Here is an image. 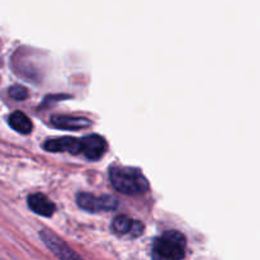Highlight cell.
<instances>
[{
    "instance_id": "cell-1",
    "label": "cell",
    "mask_w": 260,
    "mask_h": 260,
    "mask_svg": "<svg viewBox=\"0 0 260 260\" xmlns=\"http://www.w3.org/2000/svg\"><path fill=\"white\" fill-rule=\"evenodd\" d=\"M111 183L118 192L123 194H142L149 190V182L137 168L116 167L109 172Z\"/></svg>"
},
{
    "instance_id": "cell-2",
    "label": "cell",
    "mask_w": 260,
    "mask_h": 260,
    "mask_svg": "<svg viewBox=\"0 0 260 260\" xmlns=\"http://www.w3.org/2000/svg\"><path fill=\"white\" fill-rule=\"evenodd\" d=\"M187 250V240L177 230L165 231L154 241L151 251L152 260H183Z\"/></svg>"
},
{
    "instance_id": "cell-3",
    "label": "cell",
    "mask_w": 260,
    "mask_h": 260,
    "mask_svg": "<svg viewBox=\"0 0 260 260\" xmlns=\"http://www.w3.org/2000/svg\"><path fill=\"white\" fill-rule=\"evenodd\" d=\"M76 202L79 207L88 212H107L116 210L118 202L112 196H94L90 193H79L76 196Z\"/></svg>"
},
{
    "instance_id": "cell-4",
    "label": "cell",
    "mask_w": 260,
    "mask_h": 260,
    "mask_svg": "<svg viewBox=\"0 0 260 260\" xmlns=\"http://www.w3.org/2000/svg\"><path fill=\"white\" fill-rule=\"evenodd\" d=\"M41 240L43 241L47 249H50L51 253L60 260H84L80 255L75 253L66 243H63L60 238L48 230H42L40 233Z\"/></svg>"
},
{
    "instance_id": "cell-5",
    "label": "cell",
    "mask_w": 260,
    "mask_h": 260,
    "mask_svg": "<svg viewBox=\"0 0 260 260\" xmlns=\"http://www.w3.org/2000/svg\"><path fill=\"white\" fill-rule=\"evenodd\" d=\"M46 151L50 152H68L71 155L81 154L83 150V142L79 139L74 137H60V139L47 140L43 144Z\"/></svg>"
},
{
    "instance_id": "cell-6",
    "label": "cell",
    "mask_w": 260,
    "mask_h": 260,
    "mask_svg": "<svg viewBox=\"0 0 260 260\" xmlns=\"http://www.w3.org/2000/svg\"><path fill=\"white\" fill-rule=\"evenodd\" d=\"M83 142V150L81 154L89 160H98L106 154L107 151V141L99 135H89L81 139Z\"/></svg>"
},
{
    "instance_id": "cell-7",
    "label": "cell",
    "mask_w": 260,
    "mask_h": 260,
    "mask_svg": "<svg viewBox=\"0 0 260 260\" xmlns=\"http://www.w3.org/2000/svg\"><path fill=\"white\" fill-rule=\"evenodd\" d=\"M112 229L118 235H131L134 238L141 235L144 233V225L137 220H132L128 216H117L112 223Z\"/></svg>"
},
{
    "instance_id": "cell-8",
    "label": "cell",
    "mask_w": 260,
    "mask_h": 260,
    "mask_svg": "<svg viewBox=\"0 0 260 260\" xmlns=\"http://www.w3.org/2000/svg\"><path fill=\"white\" fill-rule=\"evenodd\" d=\"M51 123L60 129H69V131H78V129L88 128L91 126V122L84 117H74V116H53L51 118Z\"/></svg>"
},
{
    "instance_id": "cell-9",
    "label": "cell",
    "mask_w": 260,
    "mask_h": 260,
    "mask_svg": "<svg viewBox=\"0 0 260 260\" xmlns=\"http://www.w3.org/2000/svg\"><path fill=\"white\" fill-rule=\"evenodd\" d=\"M28 206L37 215L50 217L55 212V205L42 193H35L28 197Z\"/></svg>"
},
{
    "instance_id": "cell-10",
    "label": "cell",
    "mask_w": 260,
    "mask_h": 260,
    "mask_svg": "<svg viewBox=\"0 0 260 260\" xmlns=\"http://www.w3.org/2000/svg\"><path fill=\"white\" fill-rule=\"evenodd\" d=\"M8 122H9V126L12 127L14 131L19 132V134L22 135H27L32 131V121H30L23 112H13L9 116Z\"/></svg>"
},
{
    "instance_id": "cell-11",
    "label": "cell",
    "mask_w": 260,
    "mask_h": 260,
    "mask_svg": "<svg viewBox=\"0 0 260 260\" xmlns=\"http://www.w3.org/2000/svg\"><path fill=\"white\" fill-rule=\"evenodd\" d=\"M9 95L12 96L14 101H24L28 96V90L24 86L13 85L12 88L9 89Z\"/></svg>"
}]
</instances>
